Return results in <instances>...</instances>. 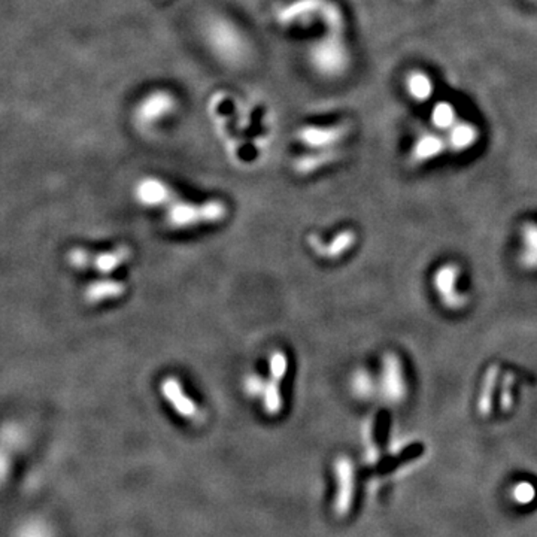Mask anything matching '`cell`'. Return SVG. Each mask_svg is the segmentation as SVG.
<instances>
[{
	"label": "cell",
	"mask_w": 537,
	"mask_h": 537,
	"mask_svg": "<svg viewBox=\"0 0 537 537\" xmlns=\"http://www.w3.org/2000/svg\"><path fill=\"white\" fill-rule=\"evenodd\" d=\"M464 269L456 260H443L431 271L430 288L443 311L460 314L468 309L470 295L463 290Z\"/></svg>",
	"instance_id": "cell-1"
},
{
	"label": "cell",
	"mask_w": 537,
	"mask_h": 537,
	"mask_svg": "<svg viewBox=\"0 0 537 537\" xmlns=\"http://www.w3.org/2000/svg\"><path fill=\"white\" fill-rule=\"evenodd\" d=\"M379 400L386 407L398 408L409 398V374L407 361L393 349L381 354L377 369Z\"/></svg>",
	"instance_id": "cell-2"
},
{
	"label": "cell",
	"mask_w": 537,
	"mask_h": 537,
	"mask_svg": "<svg viewBox=\"0 0 537 537\" xmlns=\"http://www.w3.org/2000/svg\"><path fill=\"white\" fill-rule=\"evenodd\" d=\"M205 36L213 54L229 65L238 66L250 53L245 35L224 16H211L206 21Z\"/></svg>",
	"instance_id": "cell-3"
},
{
	"label": "cell",
	"mask_w": 537,
	"mask_h": 537,
	"mask_svg": "<svg viewBox=\"0 0 537 537\" xmlns=\"http://www.w3.org/2000/svg\"><path fill=\"white\" fill-rule=\"evenodd\" d=\"M308 58L316 74L328 79L339 78L349 69L351 51L341 33H328L309 48Z\"/></svg>",
	"instance_id": "cell-4"
},
{
	"label": "cell",
	"mask_w": 537,
	"mask_h": 537,
	"mask_svg": "<svg viewBox=\"0 0 537 537\" xmlns=\"http://www.w3.org/2000/svg\"><path fill=\"white\" fill-rule=\"evenodd\" d=\"M227 206L222 201L203 203L175 201L166 211V222L172 229H190L199 224H212L226 218Z\"/></svg>",
	"instance_id": "cell-5"
},
{
	"label": "cell",
	"mask_w": 537,
	"mask_h": 537,
	"mask_svg": "<svg viewBox=\"0 0 537 537\" xmlns=\"http://www.w3.org/2000/svg\"><path fill=\"white\" fill-rule=\"evenodd\" d=\"M333 515L345 520L353 513L357 501V466L351 457L341 454L333 461Z\"/></svg>",
	"instance_id": "cell-6"
},
{
	"label": "cell",
	"mask_w": 537,
	"mask_h": 537,
	"mask_svg": "<svg viewBox=\"0 0 537 537\" xmlns=\"http://www.w3.org/2000/svg\"><path fill=\"white\" fill-rule=\"evenodd\" d=\"M178 98L172 91L159 88L140 98L135 109V119L142 126H154L177 111Z\"/></svg>",
	"instance_id": "cell-7"
},
{
	"label": "cell",
	"mask_w": 537,
	"mask_h": 537,
	"mask_svg": "<svg viewBox=\"0 0 537 537\" xmlns=\"http://www.w3.org/2000/svg\"><path fill=\"white\" fill-rule=\"evenodd\" d=\"M517 266L524 274H537V218H524L517 229Z\"/></svg>",
	"instance_id": "cell-8"
},
{
	"label": "cell",
	"mask_w": 537,
	"mask_h": 537,
	"mask_svg": "<svg viewBox=\"0 0 537 537\" xmlns=\"http://www.w3.org/2000/svg\"><path fill=\"white\" fill-rule=\"evenodd\" d=\"M349 135L346 123L330 124V126H305L297 130V139L311 150H330L337 148L342 140Z\"/></svg>",
	"instance_id": "cell-9"
},
{
	"label": "cell",
	"mask_w": 537,
	"mask_h": 537,
	"mask_svg": "<svg viewBox=\"0 0 537 537\" xmlns=\"http://www.w3.org/2000/svg\"><path fill=\"white\" fill-rule=\"evenodd\" d=\"M357 232L353 229H344L330 238L325 243L318 234H311L308 238L309 246L316 255L325 260H339L348 254L354 246L357 245Z\"/></svg>",
	"instance_id": "cell-10"
},
{
	"label": "cell",
	"mask_w": 537,
	"mask_h": 537,
	"mask_svg": "<svg viewBox=\"0 0 537 537\" xmlns=\"http://www.w3.org/2000/svg\"><path fill=\"white\" fill-rule=\"evenodd\" d=\"M135 197L140 205L148 206V208H160V206L172 205L177 196L164 181L148 177L142 178L136 184Z\"/></svg>",
	"instance_id": "cell-11"
},
{
	"label": "cell",
	"mask_w": 537,
	"mask_h": 537,
	"mask_svg": "<svg viewBox=\"0 0 537 537\" xmlns=\"http://www.w3.org/2000/svg\"><path fill=\"white\" fill-rule=\"evenodd\" d=\"M439 133L440 131H427L415 139L409 152L412 163L417 166H424V164L438 160L443 152L448 151L447 139Z\"/></svg>",
	"instance_id": "cell-12"
},
{
	"label": "cell",
	"mask_w": 537,
	"mask_h": 537,
	"mask_svg": "<svg viewBox=\"0 0 537 537\" xmlns=\"http://www.w3.org/2000/svg\"><path fill=\"white\" fill-rule=\"evenodd\" d=\"M325 0H299L295 4L290 5L288 8L283 9L279 14V21L283 26H299L305 27L309 23L321 16L325 11Z\"/></svg>",
	"instance_id": "cell-13"
},
{
	"label": "cell",
	"mask_w": 537,
	"mask_h": 537,
	"mask_svg": "<svg viewBox=\"0 0 537 537\" xmlns=\"http://www.w3.org/2000/svg\"><path fill=\"white\" fill-rule=\"evenodd\" d=\"M480 131L475 124L459 119L445 136L448 151L454 152L456 156L468 154L476 145L480 144Z\"/></svg>",
	"instance_id": "cell-14"
},
{
	"label": "cell",
	"mask_w": 537,
	"mask_h": 537,
	"mask_svg": "<svg viewBox=\"0 0 537 537\" xmlns=\"http://www.w3.org/2000/svg\"><path fill=\"white\" fill-rule=\"evenodd\" d=\"M349 391L358 402H374L379 398L377 372L367 366H357L349 375Z\"/></svg>",
	"instance_id": "cell-15"
},
{
	"label": "cell",
	"mask_w": 537,
	"mask_h": 537,
	"mask_svg": "<svg viewBox=\"0 0 537 537\" xmlns=\"http://www.w3.org/2000/svg\"><path fill=\"white\" fill-rule=\"evenodd\" d=\"M160 391L163 398L172 405L173 409L177 410L181 417H184L185 419H194L199 415V408L187 396L177 377H164L161 381Z\"/></svg>",
	"instance_id": "cell-16"
},
{
	"label": "cell",
	"mask_w": 537,
	"mask_h": 537,
	"mask_svg": "<svg viewBox=\"0 0 537 537\" xmlns=\"http://www.w3.org/2000/svg\"><path fill=\"white\" fill-rule=\"evenodd\" d=\"M342 151L339 148H330V150H314V152H308L304 156L297 157L293 161V169L299 175H311V173L325 168L328 164L339 160Z\"/></svg>",
	"instance_id": "cell-17"
},
{
	"label": "cell",
	"mask_w": 537,
	"mask_h": 537,
	"mask_svg": "<svg viewBox=\"0 0 537 537\" xmlns=\"http://www.w3.org/2000/svg\"><path fill=\"white\" fill-rule=\"evenodd\" d=\"M126 284L117 279H98L87 285L84 290V299L87 304L96 305L107 300L119 299L126 293Z\"/></svg>",
	"instance_id": "cell-18"
},
{
	"label": "cell",
	"mask_w": 537,
	"mask_h": 537,
	"mask_svg": "<svg viewBox=\"0 0 537 537\" xmlns=\"http://www.w3.org/2000/svg\"><path fill=\"white\" fill-rule=\"evenodd\" d=\"M131 257V250L128 245L115 246L114 250L105 251L100 254L95 255L93 269L102 275H109L112 272L117 271L119 266H123Z\"/></svg>",
	"instance_id": "cell-19"
},
{
	"label": "cell",
	"mask_w": 537,
	"mask_h": 537,
	"mask_svg": "<svg viewBox=\"0 0 537 537\" xmlns=\"http://www.w3.org/2000/svg\"><path fill=\"white\" fill-rule=\"evenodd\" d=\"M407 91L409 98L423 103L433 96L435 84H433L430 75L426 74L424 70H414L408 77Z\"/></svg>",
	"instance_id": "cell-20"
},
{
	"label": "cell",
	"mask_w": 537,
	"mask_h": 537,
	"mask_svg": "<svg viewBox=\"0 0 537 537\" xmlns=\"http://www.w3.org/2000/svg\"><path fill=\"white\" fill-rule=\"evenodd\" d=\"M509 499L518 508H530L537 501V485L533 480H518L509 489Z\"/></svg>",
	"instance_id": "cell-21"
},
{
	"label": "cell",
	"mask_w": 537,
	"mask_h": 537,
	"mask_svg": "<svg viewBox=\"0 0 537 537\" xmlns=\"http://www.w3.org/2000/svg\"><path fill=\"white\" fill-rule=\"evenodd\" d=\"M457 121H459L457 112L451 103L439 102L436 103L435 107H433V111H431V124H433L436 131L447 133Z\"/></svg>",
	"instance_id": "cell-22"
},
{
	"label": "cell",
	"mask_w": 537,
	"mask_h": 537,
	"mask_svg": "<svg viewBox=\"0 0 537 537\" xmlns=\"http://www.w3.org/2000/svg\"><path fill=\"white\" fill-rule=\"evenodd\" d=\"M263 408L267 415H278L283 409V396H281V382L269 377L266 388L263 393Z\"/></svg>",
	"instance_id": "cell-23"
},
{
	"label": "cell",
	"mask_w": 537,
	"mask_h": 537,
	"mask_svg": "<svg viewBox=\"0 0 537 537\" xmlns=\"http://www.w3.org/2000/svg\"><path fill=\"white\" fill-rule=\"evenodd\" d=\"M66 259H67L70 266L74 267V269H78V271L90 269V267H93V263H95V255L91 254L90 251L86 250V248H81V246L70 248L67 251Z\"/></svg>",
	"instance_id": "cell-24"
},
{
	"label": "cell",
	"mask_w": 537,
	"mask_h": 537,
	"mask_svg": "<svg viewBox=\"0 0 537 537\" xmlns=\"http://www.w3.org/2000/svg\"><path fill=\"white\" fill-rule=\"evenodd\" d=\"M287 356H285L281 349H276V351H274V353L271 354V357H269V370H271L269 377L283 382L284 377L287 375Z\"/></svg>",
	"instance_id": "cell-25"
},
{
	"label": "cell",
	"mask_w": 537,
	"mask_h": 537,
	"mask_svg": "<svg viewBox=\"0 0 537 537\" xmlns=\"http://www.w3.org/2000/svg\"><path fill=\"white\" fill-rule=\"evenodd\" d=\"M266 382L267 379H263L259 374L246 375L245 381H243V390L251 398H263Z\"/></svg>",
	"instance_id": "cell-26"
},
{
	"label": "cell",
	"mask_w": 537,
	"mask_h": 537,
	"mask_svg": "<svg viewBox=\"0 0 537 537\" xmlns=\"http://www.w3.org/2000/svg\"><path fill=\"white\" fill-rule=\"evenodd\" d=\"M533 2H537V0H533Z\"/></svg>",
	"instance_id": "cell-27"
}]
</instances>
